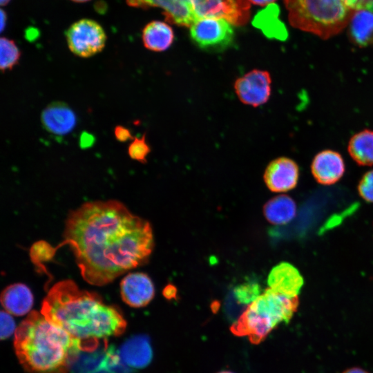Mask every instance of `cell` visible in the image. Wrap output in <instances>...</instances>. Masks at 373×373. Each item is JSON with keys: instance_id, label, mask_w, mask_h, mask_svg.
I'll return each mask as SVG.
<instances>
[{"instance_id": "6da1fadb", "label": "cell", "mask_w": 373, "mask_h": 373, "mask_svg": "<svg viewBox=\"0 0 373 373\" xmlns=\"http://www.w3.org/2000/svg\"><path fill=\"white\" fill-rule=\"evenodd\" d=\"M64 238L83 278L97 286L143 265L154 245L149 222L117 200L88 202L73 211Z\"/></svg>"}, {"instance_id": "7a4b0ae2", "label": "cell", "mask_w": 373, "mask_h": 373, "mask_svg": "<svg viewBox=\"0 0 373 373\" xmlns=\"http://www.w3.org/2000/svg\"><path fill=\"white\" fill-rule=\"evenodd\" d=\"M41 313L81 342L82 352L95 351L100 339L122 334L126 322L115 307L95 292L79 288L71 280L55 284L48 291Z\"/></svg>"}, {"instance_id": "3957f363", "label": "cell", "mask_w": 373, "mask_h": 373, "mask_svg": "<svg viewBox=\"0 0 373 373\" xmlns=\"http://www.w3.org/2000/svg\"><path fill=\"white\" fill-rule=\"evenodd\" d=\"M14 345L29 373H67L82 352L79 341L35 311L17 329Z\"/></svg>"}, {"instance_id": "277c9868", "label": "cell", "mask_w": 373, "mask_h": 373, "mask_svg": "<svg viewBox=\"0 0 373 373\" xmlns=\"http://www.w3.org/2000/svg\"><path fill=\"white\" fill-rule=\"evenodd\" d=\"M290 24L328 39L348 25L358 10L373 8V0H284Z\"/></svg>"}, {"instance_id": "5b68a950", "label": "cell", "mask_w": 373, "mask_h": 373, "mask_svg": "<svg viewBox=\"0 0 373 373\" xmlns=\"http://www.w3.org/2000/svg\"><path fill=\"white\" fill-rule=\"evenodd\" d=\"M298 305V297H288L267 288L248 305L231 331L238 336H248L252 344H259L278 324L287 323Z\"/></svg>"}, {"instance_id": "8992f818", "label": "cell", "mask_w": 373, "mask_h": 373, "mask_svg": "<svg viewBox=\"0 0 373 373\" xmlns=\"http://www.w3.org/2000/svg\"><path fill=\"white\" fill-rule=\"evenodd\" d=\"M68 48L82 58L93 57L104 48L106 35L97 21L82 19L73 23L66 31Z\"/></svg>"}, {"instance_id": "52a82bcc", "label": "cell", "mask_w": 373, "mask_h": 373, "mask_svg": "<svg viewBox=\"0 0 373 373\" xmlns=\"http://www.w3.org/2000/svg\"><path fill=\"white\" fill-rule=\"evenodd\" d=\"M233 26L224 19H198L190 28V37L200 48L208 51H222L231 46L234 40Z\"/></svg>"}, {"instance_id": "ba28073f", "label": "cell", "mask_w": 373, "mask_h": 373, "mask_svg": "<svg viewBox=\"0 0 373 373\" xmlns=\"http://www.w3.org/2000/svg\"><path fill=\"white\" fill-rule=\"evenodd\" d=\"M198 19H224L233 26H244L250 17L249 0H190Z\"/></svg>"}, {"instance_id": "9c48e42d", "label": "cell", "mask_w": 373, "mask_h": 373, "mask_svg": "<svg viewBox=\"0 0 373 373\" xmlns=\"http://www.w3.org/2000/svg\"><path fill=\"white\" fill-rule=\"evenodd\" d=\"M271 85V78L269 72L254 69L236 79L234 89L243 104L257 107L269 100Z\"/></svg>"}, {"instance_id": "30bf717a", "label": "cell", "mask_w": 373, "mask_h": 373, "mask_svg": "<svg viewBox=\"0 0 373 373\" xmlns=\"http://www.w3.org/2000/svg\"><path fill=\"white\" fill-rule=\"evenodd\" d=\"M131 7L146 9L158 8L164 11L166 21L180 26L190 27L197 18L190 0H126Z\"/></svg>"}, {"instance_id": "8fae6325", "label": "cell", "mask_w": 373, "mask_h": 373, "mask_svg": "<svg viewBox=\"0 0 373 373\" xmlns=\"http://www.w3.org/2000/svg\"><path fill=\"white\" fill-rule=\"evenodd\" d=\"M299 178L296 162L287 157L273 160L267 166L264 180L267 186L274 192H286L293 189Z\"/></svg>"}, {"instance_id": "7c38bea8", "label": "cell", "mask_w": 373, "mask_h": 373, "mask_svg": "<svg viewBox=\"0 0 373 373\" xmlns=\"http://www.w3.org/2000/svg\"><path fill=\"white\" fill-rule=\"evenodd\" d=\"M120 291L124 303L133 307H141L153 298L155 288L148 275L137 272L130 273L122 279Z\"/></svg>"}, {"instance_id": "4fadbf2b", "label": "cell", "mask_w": 373, "mask_h": 373, "mask_svg": "<svg viewBox=\"0 0 373 373\" xmlns=\"http://www.w3.org/2000/svg\"><path fill=\"white\" fill-rule=\"evenodd\" d=\"M40 119L47 132L57 136L68 134L77 124L75 112L64 102H53L48 104L42 111Z\"/></svg>"}, {"instance_id": "5bb4252c", "label": "cell", "mask_w": 373, "mask_h": 373, "mask_svg": "<svg viewBox=\"0 0 373 373\" xmlns=\"http://www.w3.org/2000/svg\"><path fill=\"white\" fill-rule=\"evenodd\" d=\"M345 170L342 155L336 151L325 149L318 152L313 158L311 171L320 184L331 185L338 182Z\"/></svg>"}, {"instance_id": "9a60e30c", "label": "cell", "mask_w": 373, "mask_h": 373, "mask_svg": "<svg viewBox=\"0 0 373 373\" xmlns=\"http://www.w3.org/2000/svg\"><path fill=\"white\" fill-rule=\"evenodd\" d=\"M267 283L269 288L291 298L298 297L303 285L298 270L288 262H280L271 270Z\"/></svg>"}, {"instance_id": "2e32d148", "label": "cell", "mask_w": 373, "mask_h": 373, "mask_svg": "<svg viewBox=\"0 0 373 373\" xmlns=\"http://www.w3.org/2000/svg\"><path fill=\"white\" fill-rule=\"evenodd\" d=\"M349 40L358 48L373 45V10L363 8L356 10L347 25Z\"/></svg>"}, {"instance_id": "e0dca14e", "label": "cell", "mask_w": 373, "mask_h": 373, "mask_svg": "<svg viewBox=\"0 0 373 373\" xmlns=\"http://www.w3.org/2000/svg\"><path fill=\"white\" fill-rule=\"evenodd\" d=\"M1 302L7 312L15 316H22L30 310L33 305V295L24 284L16 283L8 286L1 293Z\"/></svg>"}, {"instance_id": "ac0fdd59", "label": "cell", "mask_w": 373, "mask_h": 373, "mask_svg": "<svg viewBox=\"0 0 373 373\" xmlns=\"http://www.w3.org/2000/svg\"><path fill=\"white\" fill-rule=\"evenodd\" d=\"M120 356L125 363L132 367L147 366L153 357L149 338L141 335L128 339L121 348Z\"/></svg>"}, {"instance_id": "d6986e66", "label": "cell", "mask_w": 373, "mask_h": 373, "mask_svg": "<svg viewBox=\"0 0 373 373\" xmlns=\"http://www.w3.org/2000/svg\"><path fill=\"white\" fill-rule=\"evenodd\" d=\"M142 39L144 47L148 50L162 52L173 44L174 33L172 28L166 23L153 21L144 28Z\"/></svg>"}, {"instance_id": "ffe728a7", "label": "cell", "mask_w": 373, "mask_h": 373, "mask_svg": "<svg viewBox=\"0 0 373 373\" xmlns=\"http://www.w3.org/2000/svg\"><path fill=\"white\" fill-rule=\"evenodd\" d=\"M347 151L358 165H373V131L363 129L353 135L348 142Z\"/></svg>"}, {"instance_id": "44dd1931", "label": "cell", "mask_w": 373, "mask_h": 373, "mask_svg": "<svg viewBox=\"0 0 373 373\" xmlns=\"http://www.w3.org/2000/svg\"><path fill=\"white\" fill-rule=\"evenodd\" d=\"M296 205L292 198L280 195L269 200L264 207L266 219L274 224H284L296 216Z\"/></svg>"}, {"instance_id": "7402d4cb", "label": "cell", "mask_w": 373, "mask_h": 373, "mask_svg": "<svg viewBox=\"0 0 373 373\" xmlns=\"http://www.w3.org/2000/svg\"><path fill=\"white\" fill-rule=\"evenodd\" d=\"M0 69L4 73L19 63L21 52L14 40L2 37L0 39Z\"/></svg>"}, {"instance_id": "603a6c76", "label": "cell", "mask_w": 373, "mask_h": 373, "mask_svg": "<svg viewBox=\"0 0 373 373\" xmlns=\"http://www.w3.org/2000/svg\"><path fill=\"white\" fill-rule=\"evenodd\" d=\"M260 295V287L258 283L248 282L237 286L233 289V296L240 304H250Z\"/></svg>"}, {"instance_id": "cb8c5ba5", "label": "cell", "mask_w": 373, "mask_h": 373, "mask_svg": "<svg viewBox=\"0 0 373 373\" xmlns=\"http://www.w3.org/2000/svg\"><path fill=\"white\" fill-rule=\"evenodd\" d=\"M150 152L151 148L146 142L145 133L141 137H135L128 147L129 157L142 164L146 163V157Z\"/></svg>"}, {"instance_id": "d4e9b609", "label": "cell", "mask_w": 373, "mask_h": 373, "mask_svg": "<svg viewBox=\"0 0 373 373\" xmlns=\"http://www.w3.org/2000/svg\"><path fill=\"white\" fill-rule=\"evenodd\" d=\"M358 190L360 195L367 202H373V170L365 173L361 178Z\"/></svg>"}, {"instance_id": "484cf974", "label": "cell", "mask_w": 373, "mask_h": 373, "mask_svg": "<svg viewBox=\"0 0 373 373\" xmlns=\"http://www.w3.org/2000/svg\"><path fill=\"white\" fill-rule=\"evenodd\" d=\"M6 311L1 312V338L3 340L8 338L15 329V323Z\"/></svg>"}, {"instance_id": "4316f807", "label": "cell", "mask_w": 373, "mask_h": 373, "mask_svg": "<svg viewBox=\"0 0 373 373\" xmlns=\"http://www.w3.org/2000/svg\"><path fill=\"white\" fill-rule=\"evenodd\" d=\"M113 133L115 139L120 142L133 140L135 137L128 128L121 125H117L114 128Z\"/></svg>"}, {"instance_id": "83f0119b", "label": "cell", "mask_w": 373, "mask_h": 373, "mask_svg": "<svg viewBox=\"0 0 373 373\" xmlns=\"http://www.w3.org/2000/svg\"><path fill=\"white\" fill-rule=\"evenodd\" d=\"M251 3L260 5L266 6L274 3L276 0H249Z\"/></svg>"}, {"instance_id": "f1b7e54d", "label": "cell", "mask_w": 373, "mask_h": 373, "mask_svg": "<svg viewBox=\"0 0 373 373\" xmlns=\"http://www.w3.org/2000/svg\"><path fill=\"white\" fill-rule=\"evenodd\" d=\"M1 30L2 31L6 22V15L3 10L1 11Z\"/></svg>"}, {"instance_id": "f546056e", "label": "cell", "mask_w": 373, "mask_h": 373, "mask_svg": "<svg viewBox=\"0 0 373 373\" xmlns=\"http://www.w3.org/2000/svg\"><path fill=\"white\" fill-rule=\"evenodd\" d=\"M344 373H367V372H366L362 369L355 367V368H351L350 370H347Z\"/></svg>"}, {"instance_id": "4dcf8cb0", "label": "cell", "mask_w": 373, "mask_h": 373, "mask_svg": "<svg viewBox=\"0 0 373 373\" xmlns=\"http://www.w3.org/2000/svg\"><path fill=\"white\" fill-rule=\"evenodd\" d=\"M10 0H0V3L1 6H6L7 5Z\"/></svg>"}, {"instance_id": "1f68e13d", "label": "cell", "mask_w": 373, "mask_h": 373, "mask_svg": "<svg viewBox=\"0 0 373 373\" xmlns=\"http://www.w3.org/2000/svg\"><path fill=\"white\" fill-rule=\"evenodd\" d=\"M70 1L76 2V3H84L90 0H70Z\"/></svg>"}, {"instance_id": "d6a6232c", "label": "cell", "mask_w": 373, "mask_h": 373, "mask_svg": "<svg viewBox=\"0 0 373 373\" xmlns=\"http://www.w3.org/2000/svg\"><path fill=\"white\" fill-rule=\"evenodd\" d=\"M218 373H233V372H232L231 371H228V370H224V371H221V372H220Z\"/></svg>"}]
</instances>
